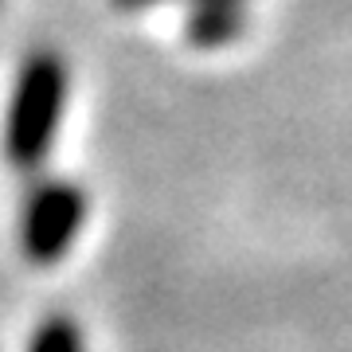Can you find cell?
<instances>
[{
  "mask_svg": "<svg viewBox=\"0 0 352 352\" xmlns=\"http://www.w3.org/2000/svg\"><path fill=\"white\" fill-rule=\"evenodd\" d=\"M0 4H4V0H0Z\"/></svg>",
  "mask_w": 352,
  "mask_h": 352,
  "instance_id": "5",
  "label": "cell"
},
{
  "mask_svg": "<svg viewBox=\"0 0 352 352\" xmlns=\"http://www.w3.org/2000/svg\"><path fill=\"white\" fill-rule=\"evenodd\" d=\"M87 192L71 180H39L20 204V251L28 263L55 266L87 223Z\"/></svg>",
  "mask_w": 352,
  "mask_h": 352,
  "instance_id": "2",
  "label": "cell"
},
{
  "mask_svg": "<svg viewBox=\"0 0 352 352\" xmlns=\"http://www.w3.org/2000/svg\"><path fill=\"white\" fill-rule=\"evenodd\" d=\"M113 8H122V12H145V8H157V4H168V0H110ZM188 8L196 4H212V0H184Z\"/></svg>",
  "mask_w": 352,
  "mask_h": 352,
  "instance_id": "4",
  "label": "cell"
},
{
  "mask_svg": "<svg viewBox=\"0 0 352 352\" xmlns=\"http://www.w3.org/2000/svg\"><path fill=\"white\" fill-rule=\"evenodd\" d=\"M28 352H87V340H82V329H78L71 317L55 314L32 333Z\"/></svg>",
  "mask_w": 352,
  "mask_h": 352,
  "instance_id": "3",
  "label": "cell"
},
{
  "mask_svg": "<svg viewBox=\"0 0 352 352\" xmlns=\"http://www.w3.org/2000/svg\"><path fill=\"white\" fill-rule=\"evenodd\" d=\"M67 94H71V71L59 51L39 47L20 63L4 113V157L16 168L43 164L67 113Z\"/></svg>",
  "mask_w": 352,
  "mask_h": 352,
  "instance_id": "1",
  "label": "cell"
}]
</instances>
